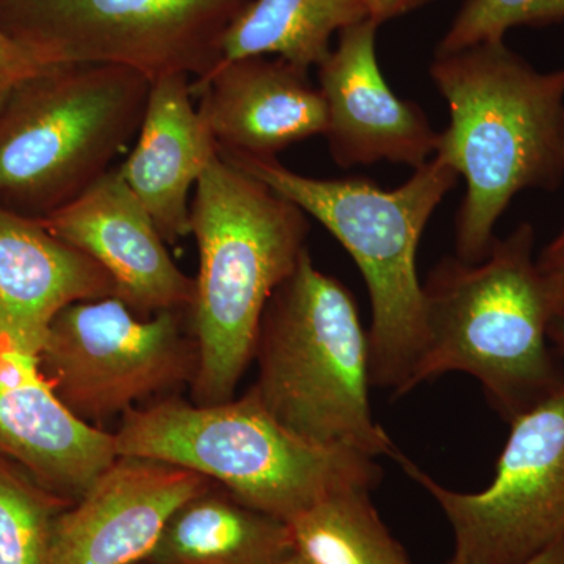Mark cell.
I'll return each mask as SVG.
<instances>
[{
    "instance_id": "obj_7",
    "label": "cell",
    "mask_w": 564,
    "mask_h": 564,
    "mask_svg": "<svg viewBox=\"0 0 564 564\" xmlns=\"http://www.w3.org/2000/svg\"><path fill=\"white\" fill-rule=\"evenodd\" d=\"M151 80L122 66H52L0 107V198L62 209L106 176L137 137Z\"/></svg>"
},
{
    "instance_id": "obj_25",
    "label": "cell",
    "mask_w": 564,
    "mask_h": 564,
    "mask_svg": "<svg viewBox=\"0 0 564 564\" xmlns=\"http://www.w3.org/2000/svg\"><path fill=\"white\" fill-rule=\"evenodd\" d=\"M432 0H370V20L381 25L422 9Z\"/></svg>"
},
{
    "instance_id": "obj_22",
    "label": "cell",
    "mask_w": 564,
    "mask_h": 564,
    "mask_svg": "<svg viewBox=\"0 0 564 564\" xmlns=\"http://www.w3.org/2000/svg\"><path fill=\"white\" fill-rule=\"evenodd\" d=\"M564 21V0H466L444 33L436 55L499 43L516 28Z\"/></svg>"
},
{
    "instance_id": "obj_2",
    "label": "cell",
    "mask_w": 564,
    "mask_h": 564,
    "mask_svg": "<svg viewBox=\"0 0 564 564\" xmlns=\"http://www.w3.org/2000/svg\"><path fill=\"white\" fill-rule=\"evenodd\" d=\"M536 234L522 223L494 240L484 261L445 258L423 284L426 344L414 389L448 372L480 381L508 423L564 384L549 326L563 293L534 256Z\"/></svg>"
},
{
    "instance_id": "obj_11",
    "label": "cell",
    "mask_w": 564,
    "mask_h": 564,
    "mask_svg": "<svg viewBox=\"0 0 564 564\" xmlns=\"http://www.w3.org/2000/svg\"><path fill=\"white\" fill-rule=\"evenodd\" d=\"M214 485L185 467L117 456L77 502L58 514L52 564H141L172 516Z\"/></svg>"
},
{
    "instance_id": "obj_10",
    "label": "cell",
    "mask_w": 564,
    "mask_h": 564,
    "mask_svg": "<svg viewBox=\"0 0 564 564\" xmlns=\"http://www.w3.org/2000/svg\"><path fill=\"white\" fill-rule=\"evenodd\" d=\"M492 484L451 491L404 456L455 534V564H524L564 534V384L510 422Z\"/></svg>"
},
{
    "instance_id": "obj_8",
    "label": "cell",
    "mask_w": 564,
    "mask_h": 564,
    "mask_svg": "<svg viewBox=\"0 0 564 564\" xmlns=\"http://www.w3.org/2000/svg\"><path fill=\"white\" fill-rule=\"evenodd\" d=\"M36 358L70 413L102 430L111 419L176 395L192 384L198 364L187 311L141 315L118 296L61 311Z\"/></svg>"
},
{
    "instance_id": "obj_12",
    "label": "cell",
    "mask_w": 564,
    "mask_h": 564,
    "mask_svg": "<svg viewBox=\"0 0 564 564\" xmlns=\"http://www.w3.org/2000/svg\"><path fill=\"white\" fill-rule=\"evenodd\" d=\"M378 28L366 20L345 29L317 66L328 111L323 137L340 169L384 161L415 170L436 154L440 132L417 104L399 98L384 80Z\"/></svg>"
},
{
    "instance_id": "obj_20",
    "label": "cell",
    "mask_w": 564,
    "mask_h": 564,
    "mask_svg": "<svg viewBox=\"0 0 564 564\" xmlns=\"http://www.w3.org/2000/svg\"><path fill=\"white\" fill-rule=\"evenodd\" d=\"M307 564H411L370 502V491L333 494L288 522Z\"/></svg>"
},
{
    "instance_id": "obj_24",
    "label": "cell",
    "mask_w": 564,
    "mask_h": 564,
    "mask_svg": "<svg viewBox=\"0 0 564 564\" xmlns=\"http://www.w3.org/2000/svg\"><path fill=\"white\" fill-rule=\"evenodd\" d=\"M538 263L564 296V226L554 239L538 254Z\"/></svg>"
},
{
    "instance_id": "obj_26",
    "label": "cell",
    "mask_w": 564,
    "mask_h": 564,
    "mask_svg": "<svg viewBox=\"0 0 564 564\" xmlns=\"http://www.w3.org/2000/svg\"><path fill=\"white\" fill-rule=\"evenodd\" d=\"M549 340L554 345L556 355L564 359V296L549 326Z\"/></svg>"
},
{
    "instance_id": "obj_4",
    "label": "cell",
    "mask_w": 564,
    "mask_h": 564,
    "mask_svg": "<svg viewBox=\"0 0 564 564\" xmlns=\"http://www.w3.org/2000/svg\"><path fill=\"white\" fill-rule=\"evenodd\" d=\"M220 154L314 217L343 245L361 270L372 306L370 381L395 397L413 391L426 344L419 243L434 210L458 184L459 174L434 155L402 185L384 191L361 177L304 176L278 159L223 150Z\"/></svg>"
},
{
    "instance_id": "obj_3",
    "label": "cell",
    "mask_w": 564,
    "mask_h": 564,
    "mask_svg": "<svg viewBox=\"0 0 564 564\" xmlns=\"http://www.w3.org/2000/svg\"><path fill=\"white\" fill-rule=\"evenodd\" d=\"M191 228L199 254L187 313L198 358L192 402H229L254 361L267 304L306 250L310 223L218 150L193 192Z\"/></svg>"
},
{
    "instance_id": "obj_30",
    "label": "cell",
    "mask_w": 564,
    "mask_h": 564,
    "mask_svg": "<svg viewBox=\"0 0 564 564\" xmlns=\"http://www.w3.org/2000/svg\"><path fill=\"white\" fill-rule=\"evenodd\" d=\"M141 564H143V563H141Z\"/></svg>"
},
{
    "instance_id": "obj_19",
    "label": "cell",
    "mask_w": 564,
    "mask_h": 564,
    "mask_svg": "<svg viewBox=\"0 0 564 564\" xmlns=\"http://www.w3.org/2000/svg\"><path fill=\"white\" fill-rule=\"evenodd\" d=\"M366 20L370 0H250L223 39L220 62L280 57L317 68L334 36Z\"/></svg>"
},
{
    "instance_id": "obj_29",
    "label": "cell",
    "mask_w": 564,
    "mask_h": 564,
    "mask_svg": "<svg viewBox=\"0 0 564 564\" xmlns=\"http://www.w3.org/2000/svg\"><path fill=\"white\" fill-rule=\"evenodd\" d=\"M563 159H564V118H563Z\"/></svg>"
},
{
    "instance_id": "obj_23",
    "label": "cell",
    "mask_w": 564,
    "mask_h": 564,
    "mask_svg": "<svg viewBox=\"0 0 564 564\" xmlns=\"http://www.w3.org/2000/svg\"><path fill=\"white\" fill-rule=\"evenodd\" d=\"M52 66L35 47L11 35L0 25V107L11 93Z\"/></svg>"
},
{
    "instance_id": "obj_15",
    "label": "cell",
    "mask_w": 564,
    "mask_h": 564,
    "mask_svg": "<svg viewBox=\"0 0 564 564\" xmlns=\"http://www.w3.org/2000/svg\"><path fill=\"white\" fill-rule=\"evenodd\" d=\"M307 74L284 58L243 57L217 63L192 80L218 150L276 159L292 144L325 135V99Z\"/></svg>"
},
{
    "instance_id": "obj_16",
    "label": "cell",
    "mask_w": 564,
    "mask_h": 564,
    "mask_svg": "<svg viewBox=\"0 0 564 564\" xmlns=\"http://www.w3.org/2000/svg\"><path fill=\"white\" fill-rule=\"evenodd\" d=\"M193 99L188 76L151 80L135 144L117 166L166 243L192 236V192L218 154L217 141Z\"/></svg>"
},
{
    "instance_id": "obj_13",
    "label": "cell",
    "mask_w": 564,
    "mask_h": 564,
    "mask_svg": "<svg viewBox=\"0 0 564 564\" xmlns=\"http://www.w3.org/2000/svg\"><path fill=\"white\" fill-rule=\"evenodd\" d=\"M58 239L106 270L135 313L191 310L195 278L173 261L150 214L117 169L62 209L39 218Z\"/></svg>"
},
{
    "instance_id": "obj_27",
    "label": "cell",
    "mask_w": 564,
    "mask_h": 564,
    "mask_svg": "<svg viewBox=\"0 0 564 564\" xmlns=\"http://www.w3.org/2000/svg\"><path fill=\"white\" fill-rule=\"evenodd\" d=\"M448 564L455 563L451 562ZM524 564H564V534L554 544L549 545L541 554L533 556Z\"/></svg>"
},
{
    "instance_id": "obj_17",
    "label": "cell",
    "mask_w": 564,
    "mask_h": 564,
    "mask_svg": "<svg viewBox=\"0 0 564 564\" xmlns=\"http://www.w3.org/2000/svg\"><path fill=\"white\" fill-rule=\"evenodd\" d=\"M117 296L102 267L35 217L0 206V337L39 352L69 304Z\"/></svg>"
},
{
    "instance_id": "obj_18",
    "label": "cell",
    "mask_w": 564,
    "mask_h": 564,
    "mask_svg": "<svg viewBox=\"0 0 564 564\" xmlns=\"http://www.w3.org/2000/svg\"><path fill=\"white\" fill-rule=\"evenodd\" d=\"M293 552L288 522L214 484L172 516L143 564H273Z\"/></svg>"
},
{
    "instance_id": "obj_1",
    "label": "cell",
    "mask_w": 564,
    "mask_h": 564,
    "mask_svg": "<svg viewBox=\"0 0 564 564\" xmlns=\"http://www.w3.org/2000/svg\"><path fill=\"white\" fill-rule=\"evenodd\" d=\"M430 76L448 107L437 158L466 181L456 258L484 261L518 193L564 177V68L540 70L505 41L434 55Z\"/></svg>"
},
{
    "instance_id": "obj_5",
    "label": "cell",
    "mask_w": 564,
    "mask_h": 564,
    "mask_svg": "<svg viewBox=\"0 0 564 564\" xmlns=\"http://www.w3.org/2000/svg\"><path fill=\"white\" fill-rule=\"evenodd\" d=\"M113 437L118 456L185 467L284 522L333 494L372 491L383 475L370 456L292 432L251 391L215 404L165 397L126 414Z\"/></svg>"
},
{
    "instance_id": "obj_14",
    "label": "cell",
    "mask_w": 564,
    "mask_h": 564,
    "mask_svg": "<svg viewBox=\"0 0 564 564\" xmlns=\"http://www.w3.org/2000/svg\"><path fill=\"white\" fill-rule=\"evenodd\" d=\"M0 454L74 503L117 458L113 432L80 421L47 383L39 358L0 337Z\"/></svg>"
},
{
    "instance_id": "obj_21",
    "label": "cell",
    "mask_w": 564,
    "mask_h": 564,
    "mask_svg": "<svg viewBox=\"0 0 564 564\" xmlns=\"http://www.w3.org/2000/svg\"><path fill=\"white\" fill-rule=\"evenodd\" d=\"M69 502L0 454V564H52V534Z\"/></svg>"
},
{
    "instance_id": "obj_6",
    "label": "cell",
    "mask_w": 564,
    "mask_h": 564,
    "mask_svg": "<svg viewBox=\"0 0 564 564\" xmlns=\"http://www.w3.org/2000/svg\"><path fill=\"white\" fill-rule=\"evenodd\" d=\"M250 391L292 432L370 458L402 462L370 408V344L355 296L310 250L267 304Z\"/></svg>"
},
{
    "instance_id": "obj_9",
    "label": "cell",
    "mask_w": 564,
    "mask_h": 564,
    "mask_svg": "<svg viewBox=\"0 0 564 564\" xmlns=\"http://www.w3.org/2000/svg\"><path fill=\"white\" fill-rule=\"evenodd\" d=\"M250 0H0V25L51 65L122 66L202 79Z\"/></svg>"
},
{
    "instance_id": "obj_28",
    "label": "cell",
    "mask_w": 564,
    "mask_h": 564,
    "mask_svg": "<svg viewBox=\"0 0 564 564\" xmlns=\"http://www.w3.org/2000/svg\"><path fill=\"white\" fill-rule=\"evenodd\" d=\"M273 564H307V563L304 562L302 556L296 554V552H293L292 555L285 556V558L281 560V562L273 563Z\"/></svg>"
}]
</instances>
